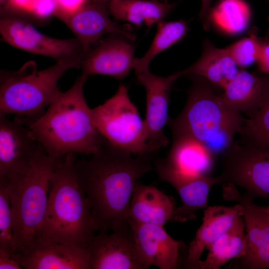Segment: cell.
Returning <instances> with one entry per match:
<instances>
[{
	"label": "cell",
	"mask_w": 269,
	"mask_h": 269,
	"mask_svg": "<svg viewBox=\"0 0 269 269\" xmlns=\"http://www.w3.org/2000/svg\"><path fill=\"white\" fill-rule=\"evenodd\" d=\"M188 76L192 83L186 104L177 117L167 122L172 135H186L205 143L222 132L238 134L245 120L242 113L225 106L205 78Z\"/></svg>",
	"instance_id": "cell-6"
},
{
	"label": "cell",
	"mask_w": 269,
	"mask_h": 269,
	"mask_svg": "<svg viewBox=\"0 0 269 269\" xmlns=\"http://www.w3.org/2000/svg\"><path fill=\"white\" fill-rule=\"evenodd\" d=\"M92 2H106L111 0H90Z\"/></svg>",
	"instance_id": "cell-37"
},
{
	"label": "cell",
	"mask_w": 269,
	"mask_h": 269,
	"mask_svg": "<svg viewBox=\"0 0 269 269\" xmlns=\"http://www.w3.org/2000/svg\"><path fill=\"white\" fill-rule=\"evenodd\" d=\"M242 216V208L239 204L233 206H208L204 209L202 223L188 248L186 260L187 268L198 269L204 249H207Z\"/></svg>",
	"instance_id": "cell-19"
},
{
	"label": "cell",
	"mask_w": 269,
	"mask_h": 269,
	"mask_svg": "<svg viewBox=\"0 0 269 269\" xmlns=\"http://www.w3.org/2000/svg\"><path fill=\"white\" fill-rule=\"evenodd\" d=\"M223 197L241 205L248 241V250L240 258V267L269 269V220L263 207L256 205L246 193H240L231 183L223 184Z\"/></svg>",
	"instance_id": "cell-10"
},
{
	"label": "cell",
	"mask_w": 269,
	"mask_h": 269,
	"mask_svg": "<svg viewBox=\"0 0 269 269\" xmlns=\"http://www.w3.org/2000/svg\"><path fill=\"white\" fill-rule=\"evenodd\" d=\"M263 88L259 105L245 118L239 134V142L269 145V76H263Z\"/></svg>",
	"instance_id": "cell-26"
},
{
	"label": "cell",
	"mask_w": 269,
	"mask_h": 269,
	"mask_svg": "<svg viewBox=\"0 0 269 269\" xmlns=\"http://www.w3.org/2000/svg\"><path fill=\"white\" fill-rule=\"evenodd\" d=\"M81 63L77 59L57 61L46 69L37 70L34 61H30L18 70H1L0 115H16L23 121L39 117L60 93V79Z\"/></svg>",
	"instance_id": "cell-5"
},
{
	"label": "cell",
	"mask_w": 269,
	"mask_h": 269,
	"mask_svg": "<svg viewBox=\"0 0 269 269\" xmlns=\"http://www.w3.org/2000/svg\"><path fill=\"white\" fill-rule=\"evenodd\" d=\"M56 0L58 5V9L56 11V13H69L76 10V9L81 7L82 5L86 4V2L87 0Z\"/></svg>",
	"instance_id": "cell-32"
},
{
	"label": "cell",
	"mask_w": 269,
	"mask_h": 269,
	"mask_svg": "<svg viewBox=\"0 0 269 269\" xmlns=\"http://www.w3.org/2000/svg\"><path fill=\"white\" fill-rule=\"evenodd\" d=\"M175 209L172 200L161 191L137 182L130 202L129 222L163 226L173 221Z\"/></svg>",
	"instance_id": "cell-20"
},
{
	"label": "cell",
	"mask_w": 269,
	"mask_h": 269,
	"mask_svg": "<svg viewBox=\"0 0 269 269\" xmlns=\"http://www.w3.org/2000/svg\"><path fill=\"white\" fill-rule=\"evenodd\" d=\"M90 269H146L132 236L130 226L94 235L86 247Z\"/></svg>",
	"instance_id": "cell-15"
},
{
	"label": "cell",
	"mask_w": 269,
	"mask_h": 269,
	"mask_svg": "<svg viewBox=\"0 0 269 269\" xmlns=\"http://www.w3.org/2000/svg\"><path fill=\"white\" fill-rule=\"evenodd\" d=\"M155 168L159 178L171 185L182 202L175 207L173 221L184 222L196 217V211L206 209L211 187L221 183V176L211 177L203 174H189L178 171L167 164L163 159L157 160Z\"/></svg>",
	"instance_id": "cell-13"
},
{
	"label": "cell",
	"mask_w": 269,
	"mask_h": 269,
	"mask_svg": "<svg viewBox=\"0 0 269 269\" xmlns=\"http://www.w3.org/2000/svg\"><path fill=\"white\" fill-rule=\"evenodd\" d=\"M59 158L51 157L44 152L22 174L9 180L0 181L9 193L17 261L35 242L42 224L48 193Z\"/></svg>",
	"instance_id": "cell-4"
},
{
	"label": "cell",
	"mask_w": 269,
	"mask_h": 269,
	"mask_svg": "<svg viewBox=\"0 0 269 269\" xmlns=\"http://www.w3.org/2000/svg\"><path fill=\"white\" fill-rule=\"evenodd\" d=\"M263 40L255 34L245 37L226 47L238 66L243 68L257 62Z\"/></svg>",
	"instance_id": "cell-29"
},
{
	"label": "cell",
	"mask_w": 269,
	"mask_h": 269,
	"mask_svg": "<svg viewBox=\"0 0 269 269\" xmlns=\"http://www.w3.org/2000/svg\"><path fill=\"white\" fill-rule=\"evenodd\" d=\"M92 113L100 134L111 145L132 154L154 153L148 143L144 120L131 100L125 85H120L114 95L92 109Z\"/></svg>",
	"instance_id": "cell-7"
},
{
	"label": "cell",
	"mask_w": 269,
	"mask_h": 269,
	"mask_svg": "<svg viewBox=\"0 0 269 269\" xmlns=\"http://www.w3.org/2000/svg\"><path fill=\"white\" fill-rule=\"evenodd\" d=\"M154 153L132 154L105 140L89 160L75 156L79 183L90 203L98 231L129 227V212L137 180L152 168Z\"/></svg>",
	"instance_id": "cell-1"
},
{
	"label": "cell",
	"mask_w": 269,
	"mask_h": 269,
	"mask_svg": "<svg viewBox=\"0 0 269 269\" xmlns=\"http://www.w3.org/2000/svg\"><path fill=\"white\" fill-rule=\"evenodd\" d=\"M88 76L81 73L73 85L60 92L40 116L24 124L47 154L57 158L70 153L94 154L105 139L93 120L83 88Z\"/></svg>",
	"instance_id": "cell-2"
},
{
	"label": "cell",
	"mask_w": 269,
	"mask_h": 269,
	"mask_svg": "<svg viewBox=\"0 0 269 269\" xmlns=\"http://www.w3.org/2000/svg\"><path fill=\"white\" fill-rule=\"evenodd\" d=\"M265 212L269 220V205L266 207H263Z\"/></svg>",
	"instance_id": "cell-36"
},
{
	"label": "cell",
	"mask_w": 269,
	"mask_h": 269,
	"mask_svg": "<svg viewBox=\"0 0 269 269\" xmlns=\"http://www.w3.org/2000/svg\"><path fill=\"white\" fill-rule=\"evenodd\" d=\"M168 0H163V1L168 2ZM202 2L201 8L199 13L200 18L204 20V26H208L206 19L208 17V13L210 9V6L212 0H201Z\"/></svg>",
	"instance_id": "cell-35"
},
{
	"label": "cell",
	"mask_w": 269,
	"mask_h": 269,
	"mask_svg": "<svg viewBox=\"0 0 269 269\" xmlns=\"http://www.w3.org/2000/svg\"><path fill=\"white\" fill-rule=\"evenodd\" d=\"M75 156L70 153L58 159L45 217L34 243L55 242L86 249L94 233L98 231L90 203L78 179Z\"/></svg>",
	"instance_id": "cell-3"
},
{
	"label": "cell",
	"mask_w": 269,
	"mask_h": 269,
	"mask_svg": "<svg viewBox=\"0 0 269 269\" xmlns=\"http://www.w3.org/2000/svg\"><path fill=\"white\" fill-rule=\"evenodd\" d=\"M207 249L208 255L199 262L198 269H219L229 261L244 257L248 250V241L243 217L238 218Z\"/></svg>",
	"instance_id": "cell-24"
},
{
	"label": "cell",
	"mask_w": 269,
	"mask_h": 269,
	"mask_svg": "<svg viewBox=\"0 0 269 269\" xmlns=\"http://www.w3.org/2000/svg\"><path fill=\"white\" fill-rule=\"evenodd\" d=\"M238 67L226 47L218 48L206 39L200 58L183 71L184 75L201 76L210 84L224 89L238 75Z\"/></svg>",
	"instance_id": "cell-21"
},
{
	"label": "cell",
	"mask_w": 269,
	"mask_h": 269,
	"mask_svg": "<svg viewBox=\"0 0 269 269\" xmlns=\"http://www.w3.org/2000/svg\"><path fill=\"white\" fill-rule=\"evenodd\" d=\"M25 269H90L86 249L37 241L19 259Z\"/></svg>",
	"instance_id": "cell-18"
},
{
	"label": "cell",
	"mask_w": 269,
	"mask_h": 269,
	"mask_svg": "<svg viewBox=\"0 0 269 269\" xmlns=\"http://www.w3.org/2000/svg\"><path fill=\"white\" fill-rule=\"evenodd\" d=\"M214 154L206 144L186 135H173L165 162L173 168L189 174H206L213 163Z\"/></svg>",
	"instance_id": "cell-22"
},
{
	"label": "cell",
	"mask_w": 269,
	"mask_h": 269,
	"mask_svg": "<svg viewBox=\"0 0 269 269\" xmlns=\"http://www.w3.org/2000/svg\"><path fill=\"white\" fill-rule=\"evenodd\" d=\"M0 20L2 39L11 46L31 53L52 58L56 61H82L87 52L77 38L60 39L47 36L35 28L25 18L3 13Z\"/></svg>",
	"instance_id": "cell-9"
},
{
	"label": "cell",
	"mask_w": 269,
	"mask_h": 269,
	"mask_svg": "<svg viewBox=\"0 0 269 269\" xmlns=\"http://www.w3.org/2000/svg\"><path fill=\"white\" fill-rule=\"evenodd\" d=\"M263 88V76L240 70L220 95L223 103L234 111L251 116L257 109Z\"/></svg>",
	"instance_id": "cell-25"
},
{
	"label": "cell",
	"mask_w": 269,
	"mask_h": 269,
	"mask_svg": "<svg viewBox=\"0 0 269 269\" xmlns=\"http://www.w3.org/2000/svg\"><path fill=\"white\" fill-rule=\"evenodd\" d=\"M108 7L116 20L130 22L136 27L150 26L162 21L175 6L174 3L158 0H111Z\"/></svg>",
	"instance_id": "cell-23"
},
{
	"label": "cell",
	"mask_w": 269,
	"mask_h": 269,
	"mask_svg": "<svg viewBox=\"0 0 269 269\" xmlns=\"http://www.w3.org/2000/svg\"><path fill=\"white\" fill-rule=\"evenodd\" d=\"M137 82L146 92V112L144 122L148 143L155 152L166 146L168 139L163 132L167 124L170 92L174 82L184 75L183 70L167 76L154 75L148 69L135 72Z\"/></svg>",
	"instance_id": "cell-12"
},
{
	"label": "cell",
	"mask_w": 269,
	"mask_h": 269,
	"mask_svg": "<svg viewBox=\"0 0 269 269\" xmlns=\"http://www.w3.org/2000/svg\"><path fill=\"white\" fill-rule=\"evenodd\" d=\"M0 253L16 259L9 193L2 183H0Z\"/></svg>",
	"instance_id": "cell-28"
},
{
	"label": "cell",
	"mask_w": 269,
	"mask_h": 269,
	"mask_svg": "<svg viewBox=\"0 0 269 269\" xmlns=\"http://www.w3.org/2000/svg\"><path fill=\"white\" fill-rule=\"evenodd\" d=\"M7 0H0V4H5Z\"/></svg>",
	"instance_id": "cell-38"
},
{
	"label": "cell",
	"mask_w": 269,
	"mask_h": 269,
	"mask_svg": "<svg viewBox=\"0 0 269 269\" xmlns=\"http://www.w3.org/2000/svg\"><path fill=\"white\" fill-rule=\"evenodd\" d=\"M269 1V0H268Z\"/></svg>",
	"instance_id": "cell-39"
},
{
	"label": "cell",
	"mask_w": 269,
	"mask_h": 269,
	"mask_svg": "<svg viewBox=\"0 0 269 269\" xmlns=\"http://www.w3.org/2000/svg\"><path fill=\"white\" fill-rule=\"evenodd\" d=\"M157 31L145 54L135 58L134 69L138 72L148 69L151 61L158 54L181 40L188 30L187 23L183 20L161 21L157 23Z\"/></svg>",
	"instance_id": "cell-27"
},
{
	"label": "cell",
	"mask_w": 269,
	"mask_h": 269,
	"mask_svg": "<svg viewBox=\"0 0 269 269\" xmlns=\"http://www.w3.org/2000/svg\"><path fill=\"white\" fill-rule=\"evenodd\" d=\"M259 70L269 73V39L263 40L260 52L257 60Z\"/></svg>",
	"instance_id": "cell-31"
},
{
	"label": "cell",
	"mask_w": 269,
	"mask_h": 269,
	"mask_svg": "<svg viewBox=\"0 0 269 269\" xmlns=\"http://www.w3.org/2000/svg\"><path fill=\"white\" fill-rule=\"evenodd\" d=\"M129 224L136 249L147 269L151 266L160 269L175 268L182 242L172 238L162 226L132 222Z\"/></svg>",
	"instance_id": "cell-17"
},
{
	"label": "cell",
	"mask_w": 269,
	"mask_h": 269,
	"mask_svg": "<svg viewBox=\"0 0 269 269\" xmlns=\"http://www.w3.org/2000/svg\"><path fill=\"white\" fill-rule=\"evenodd\" d=\"M109 13L105 2H92L71 12H56L54 16L71 29L87 51L106 34L117 33L134 41L135 35L113 22Z\"/></svg>",
	"instance_id": "cell-16"
},
{
	"label": "cell",
	"mask_w": 269,
	"mask_h": 269,
	"mask_svg": "<svg viewBox=\"0 0 269 269\" xmlns=\"http://www.w3.org/2000/svg\"><path fill=\"white\" fill-rule=\"evenodd\" d=\"M44 152L24 124L0 115V181L22 174Z\"/></svg>",
	"instance_id": "cell-11"
},
{
	"label": "cell",
	"mask_w": 269,
	"mask_h": 269,
	"mask_svg": "<svg viewBox=\"0 0 269 269\" xmlns=\"http://www.w3.org/2000/svg\"><path fill=\"white\" fill-rule=\"evenodd\" d=\"M222 163V183L239 186L253 199L269 198V145L233 142Z\"/></svg>",
	"instance_id": "cell-8"
},
{
	"label": "cell",
	"mask_w": 269,
	"mask_h": 269,
	"mask_svg": "<svg viewBox=\"0 0 269 269\" xmlns=\"http://www.w3.org/2000/svg\"><path fill=\"white\" fill-rule=\"evenodd\" d=\"M57 9L56 0H34L30 13L34 17L43 20L54 16Z\"/></svg>",
	"instance_id": "cell-30"
},
{
	"label": "cell",
	"mask_w": 269,
	"mask_h": 269,
	"mask_svg": "<svg viewBox=\"0 0 269 269\" xmlns=\"http://www.w3.org/2000/svg\"><path fill=\"white\" fill-rule=\"evenodd\" d=\"M34 0H7L5 7L9 9L30 12Z\"/></svg>",
	"instance_id": "cell-33"
},
{
	"label": "cell",
	"mask_w": 269,
	"mask_h": 269,
	"mask_svg": "<svg viewBox=\"0 0 269 269\" xmlns=\"http://www.w3.org/2000/svg\"><path fill=\"white\" fill-rule=\"evenodd\" d=\"M0 269H22L19 262L13 257L7 255L0 253Z\"/></svg>",
	"instance_id": "cell-34"
},
{
	"label": "cell",
	"mask_w": 269,
	"mask_h": 269,
	"mask_svg": "<svg viewBox=\"0 0 269 269\" xmlns=\"http://www.w3.org/2000/svg\"><path fill=\"white\" fill-rule=\"evenodd\" d=\"M131 39L112 33L100 39L87 52L81 63L82 73L122 79L134 69V46Z\"/></svg>",
	"instance_id": "cell-14"
}]
</instances>
